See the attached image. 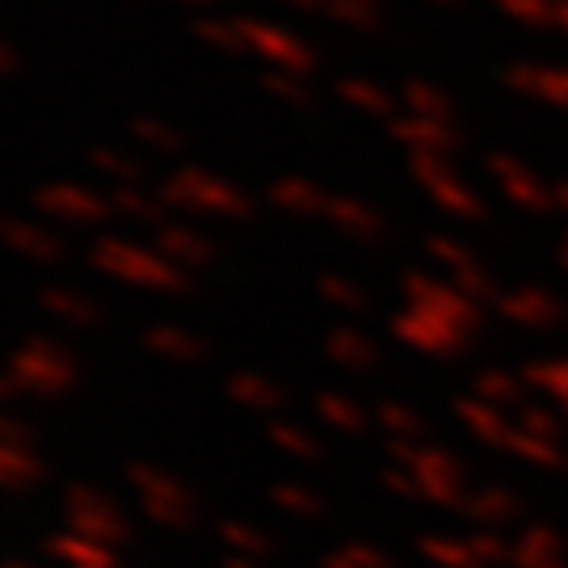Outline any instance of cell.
<instances>
[{"label":"cell","mask_w":568,"mask_h":568,"mask_svg":"<svg viewBox=\"0 0 568 568\" xmlns=\"http://www.w3.org/2000/svg\"><path fill=\"white\" fill-rule=\"evenodd\" d=\"M89 265L114 278V283L140 286V291H161V295H185L190 274L164 257L156 244H135L126 236H102L89 248Z\"/></svg>","instance_id":"6da1fadb"},{"label":"cell","mask_w":568,"mask_h":568,"mask_svg":"<svg viewBox=\"0 0 568 568\" xmlns=\"http://www.w3.org/2000/svg\"><path fill=\"white\" fill-rule=\"evenodd\" d=\"M13 392H18V384H13V375L4 371V375H0V396H13Z\"/></svg>","instance_id":"7402d4cb"},{"label":"cell","mask_w":568,"mask_h":568,"mask_svg":"<svg viewBox=\"0 0 568 568\" xmlns=\"http://www.w3.org/2000/svg\"><path fill=\"white\" fill-rule=\"evenodd\" d=\"M89 164H93L98 173H105V178H114V185L143 182V161L131 156V152H119V148H93V152H89Z\"/></svg>","instance_id":"5bb4252c"},{"label":"cell","mask_w":568,"mask_h":568,"mask_svg":"<svg viewBox=\"0 0 568 568\" xmlns=\"http://www.w3.org/2000/svg\"><path fill=\"white\" fill-rule=\"evenodd\" d=\"M328 354H333V358H342V363H363V358H371V345H366L358 333L337 328V333L328 337Z\"/></svg>","instance_id":"2e32d148"},{"label":"cell","mask_w":568,"mask_h":568,"mask_svg":"<svg viewBox=\"0 0 568 568\" xmlns=\"http://www.w3.org/2000/svg\"><path fill=\"white\" fill-rule=\"evenodd\" d=\"M0 241L9 244L18 257L39 265H55L63 257V241L47 224H30V220H4Z\"/></svg>","instance_id":"52a82bcc"},{"label":"cell","mask_w":568,"mask_h":568,"mask_svg":"<svg viewBox=\"0 0 568 568\" xmlns=\"http://www.w3.org/2000/svg\"><path fill=\"white\" fill-rule=\"evenodd\" d=\"M241 34H244L248 55L274 63V72H304V68H312V51H307L291 30H283V26H270V21H257V18H241Z\"/></svg>","instance_id":"5b68a950"},{"label":"cell","mask_w":568,"mask_h":568,"mask_svg":"<svg viewBox=\"0 0 568 568\" xmlns=\"http://www.w3.org/2000/svg\"><path fill=\"white\" fill-rule=\"evenodd\" d=\"M291 4H316V0H291Z\"/></svg>","instance_id":"d4e9b609"},{"label":"cell","mask_w":568,"mask_h":568,"mask_svg":"<svg viewBox=\"0 0 568 568\" xmlns=\"http://www.w3.org/2000/svg\"><path fill=\"white\" fill-rule=\"evenodd\" d=\"M325 295L333 300V304H345V307H358V291L349 283H342V278H325Z\"/></svg>","instance_id":"d6986e66"},{"label":"cell","mask_w":568,"mask_h":568,"mask_svg":"<svg viewBox=\"0 0 568 568\" xmlns=\"http://www.w3.org/2000/svg\"><path fill=\"white\" fill-rule=\"evenodd\" d=\"M342 18H349V21H366L371 18V0H328Z\"/></svg>","instance_id":"ffe728a7"},{"label":"cell","mask_w":568,"mask_h":568,"mask_svg":"<svg viewBox=\"0 0 568 568\" xmlns=\"http://www.w3.org/2000/svg\"><path fill=\"white\" fill-rule=\"evenodd\" d=\"M178 4H211V0H178Z\"/></svg>","instance_id":"cb8c5ba5"},{"label":"cell","mask_w":568,"mask_h":568,"mask_svg":"<svg viewBox=\"0 0 568 568\" xmlns=\"http://www.w3.org/2000/svg\"><path fill=\"white\" fill-rule=\"evenodd\" d=\"M39 304L47 316H55L60 325H72V328H93L102 321V304L93 295L77 291V286H42Z\"/></svg>","instance_id":"ba28073f"},{"label":"cell","mask_w":568,"mask_h":568,"mask_svg":"<svg viewBox=\"0 0 568 568\" xmlns=\"http://www.w3.org/2000/svg\"><path fill=\"white\" fill-rule=\"evenodd\" d=\"M0 227H4V215H0Z\"/></svg>","instance_id":"484cf974"},{"label":"cell","mask_w":568,"mask_h":568,"mask_svg":"<svg viewBox=\"0 0 568 568\" xmlns=\"http://www.w3.org/2000/svg\"><path fill=\"white\" fill-rule=\"evenodd\" d=\"M110 203H114V215H126L131 224H148V227H164L169 220V206L156 190H140V185H114L110 190Z\"/></svg>","instance_id":"30bf717a"},{"label":"cell","mask_w":568,"mask_h":568,"mask_svg":"<svg viewBox=\"0 0 568 568\" xmlns=\"http://www.w3.org/2000/svg\"><path fill=\"white\" fill-rule=\"evenodd\" d=\"M328 215H333V224L345 227V232H371V215H366L358 203H328Z\"/></svg>","instance_id":"e0dca14e"},{"label":"cell","mask_w":568,"mask_h":568,"mask_svg":"<svg viewBox=\"0 0 568 568\" xmlns=\"http://www.w3.org/2000/svg\"><path fill=\"white\" fill-rule=\"evenodd\" d=\"M126 126H131L135 143L152 148V152H182V148H185V135H182V131H178L173 122L152 119V114H140V119H131Z\"/></svg>","instance_id":"7c38bea8"},{"label":"cell","mask_w":568,"mask_h":568,"mask_svg":"<svg viewBox=\"0 0 568 568\" xmlns=\"http://www.w3.org/2000/svg\"><path fill=\"white\" fill-rule=\"evenodd\" d=\"M169 211H190V215H215V220H244L248 199L220 173H206L199 164L173 169L156 190Z\"/></svg>","instance_id":"7a4b0ae2"},{"label":"cell","mask_w":568,"mask_h":568,"mask_svg":"<svg viewBox=\"0 0 568 568\" xmlns=\"http://www.w3.org/2000/svg\"><path fill=\"white\" fill-rule=\"evenodd\" d=\"M156 248H161L169 262L178 265V270H206V265L215 262V244L206 241L199 227H190V224H164L156 227Z\"/></svg>","instance_id":"8992f818"},{"label":"cell","mask_w":568,"mask_h":568,"mask_svg":"<svg viewBox=\"0 0 568 568\" xmlns=\"http://www.w3.org/2000/svg\"><path fill=\"white\" fill-rule=\"evenodd\" d=\"M9 375L18 392H39V396H60L77 384V363L72 349H63L51 337H30L9 354Z\"/></svg>","instance_id":"3957f363"},{"label":"cell","mask_w":568,"mask_h":568,"mask_svg":"<svg viewBox=\"0 0 568 568\" xmlns=\"http://www.w3.org/2000/svg\"><path fill=\"white\" fill-rule=\"evenodd\" d=\"M194 34H199L206 47L224 51V55H248L244 34H241V18H203V21H194Z\"/></svg>","instance_id":"4fadbf2b"},{"label":"cell","mask_w":568,"mask_h":568,"mask_svg":"<svg viewBox=\"0 0 568 568\" xmlns=\"http://www.w3.org/2000/svg\"><path fill=\"white\" fill-rule=\"evenodd\" d=\"M143 345H148V354L169 358V363H203L206 358V342L182 325H152L143 333Z\"/></svg>","instance_id":"9c48e42d"},{"label":"cell","mask_w":568,"mask_h":568,"mask_svg":"<svg viewBox=\"0 0 568 568\" xmlns=\"http://www.w3.org/2000/svg\"><path fill=\"white\" fill-rule=\"evenodd\" d=\"M227 392H232L236 400H244V405H274V400H278V387L265 384L262 375H232Z\"/></svg>","instance_id":"9a60e30c"},{"label":"cell","mask_w":568,"mask_h":568,"mask_svg":"<svg viewBox=\"0 0 568 568\" xmlns=\"http://www.w3.org/2000/svg\"><path fill=\"white\" fill-rule=\"evenodd\" d=\"M18 68H21V55L13 51V47H9V42L0 39V77H13Z\"/></svg>","instance_id":"44dd1931"},{"label":"cell","mask_w":568,"mask_h":568,"mask_svg":"<svg viewBox=\"0 0 568 568\" xmlns=\"http://www.w3.org/2000/svg\"><path fill=\"white\" fill-rule=\"evenodd\" d=\"M270 203L291 211V215H307V211H321L325 199H321V190L304 178H283V182L270 185Z\"/></svg>","instance_id":"8fae6325"},{"label":"cell","mask_w":568,"mask_h":568,"mask_svg":"<svg viewBox=\"0 0 568 568\" xmlns=\"http://www.w3.org/2000/svg\"><path fill=\"white\" fill-rule=\"evenodd\" d=\"M0 438H21L18 422H0Z\"/></svg>","instance_id":"603a6c76"},{"label":"cell","mask_w":568,"mask_h":568,"mask_svg":"<svg viewBox=\"0 0 568 568\" xmlns=\"http://www.w3.org/2000/svg\"><path fill=\"white\" fill-rule=\"evenodd\" d=\"M265 89L286 98V102H304L307 98V89L300 84V72H270V77H265Z\"/></svg>","instance_id":"ac0fdd59"},{"label":"cell","mask_w":568,"mask_h":568,"mask_svg":"<svg viewBox=\"0 0 568 568\" xmlns=\"http://www.w3.org/2000/svg\"><path fill=\"white\" fill-rule=\"evenodd\" d=\"M34 211L51 224H72V227H93L105 224L114 215L110 194H98L89 185L77 182H47L34 190Z\"/></svg>","instance_id":"277c9868"}]
</instances>
